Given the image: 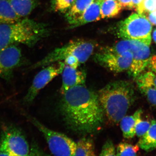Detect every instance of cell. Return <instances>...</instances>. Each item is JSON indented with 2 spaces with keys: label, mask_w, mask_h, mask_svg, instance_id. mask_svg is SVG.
I'll return each mask as SVG.
<instances>
[{
  "label": "cell",
  "mask_w": 156,
  "mask_h": 156,
  "mask_svg": "<svg viewBox=\"0 0 156 156\" xmlns=\"http://www.w3.org/2000/svg\"><path fill=\"white\" fill-rule=\"evenodd\" d=\"M60 111L66 126L81 134L99 131L104 122V112L97 94L85 85L71 88L62 95Z\"/></svg>",
  "instance_id": "cell-1"
},
{
  "label": "cell",
  "mask_w": 156,
  "mask_h": 156,
  "mask_svg": "<svg viewBox=\"0 0 156 156\" xmlns=\"http://www.w3.org/2000/svg\"><path fill=\"white\" fill-rule=\"evenodd\" d=\"M97 95L105 115L113 124L120 122L136 98L133 83L122 80L107 84Z\"/></svg>",
  "instance_id": "cell-2"
},
{
  "label": "cell",
  "mask_w": 156,
  "mask_h": 156,
  "mask_svg": "<svg viewBox=\"0 0 156 156\" xmlns=\"http://www.w3.org/2000/svg\"><path fill=\"white\" fill-rule=\"evenodd\" d=\"M47 24L28 18L0 24V50L21 44L31 48L49 35Z\"/></svg>",
  "instance_id": "cell-3"
},
{
  "label": "cell",
  "mask_w": 156,
  "mask_h": 156,
  "mask_svg": "<svg viewBox=\"0 0 156 156\" xmlns=\"http://www.w3.org/2000/svg\"><path fill=\"white\" fill-rule=\"evenodd\" d=\"M96 44L94 42L84 39L73 40L66 44L56 48L41 60L34 64L31 69L44 67L56 62L62 61L67 56H76L80 64L83 63L93 54Z\"/></svg>",
  "instance_id": "cell-4"
},
{
  "label": "cell",
  "mask_w": 156,
  "mask_h": 156,
  "mask_svg": "<svg viewBox=\"0 0 156 156\" xmlns=\"http://www.w3.org/2000/svg\"><path fill=\"white\" fill-rule=\"evenodd\" d=\"M149 45L136 40H123L112 47L105 48L111 52L121 54L129 51L132 53L133 60L128 74L134 79L145 70L151 58Z\"/></svg>",
  "instance_id": "cell-5"
},
{
  "label": "cell",
  "mask_w": 156,
  "mask_h": 156,
  "mask_svg": "<svg viewBox=\"0 0 156 156\" xmlns=\"http://www.w3.org/2000/svg\"><path fill=\"white\" fill-rule=\"evenodd\" d=\"M152 29V24L147 17L134 13L119 23L116 33L123 40H136L150 46Z\"/></svg>",
  "instance_id": "cell-6"
},
{
  "label": "cell",
  "mask_w": 156,
  "mask_h": 156,
  "mask_svg": "<svg viewBox=\"0 0 156 156\" xmlns=\"http://www.w3.org/2000/svg\"><path fill=\"white\" fill-rule=\"evenodd\" d=\"M41 131L48 143L51 153L55 156H75L76 143L65 134L49 129L35 118L24 114Z\"/></svg>",
  "instance_id": "cell-7"
},
{
  "label": "cell",
  "mask_w": 156,
  "mask_h": 156,
  "mask_svg": "<svg viewBox=\"0 0 156 156\" xmlns=\"http://www.w3.org/2000/svg\"><path fill=\"white\" fill-rule=\"evenodd\" d=\"M65 65L62 61L56 62L46 66L36 75L32 83L23 98L25 104H30L38 94L53 79L62 73Z\"/></svg>",
  "instance_id": "cell-8"
},
{
  "label": "cell",
  "mask_w": 156,
  "mask_h": 156,
  "mask_svg": "<svg viewBox=\"0 0 156 156\" xmlns=\"http://www.w3.org/2000/svg\"><path fill=\"white\" fill-rule=\"evenodd\" d=\"M94 60L111 71L119 73L129 69L132 63L133 56L129 51L118 54L104 48L95 54Z\"/></svg>",
  "instance_id": "cell-9"
},
{
  "label": "cell",
  "mask_w": 156,
  "mask_h": 156,
  "mask_svg": "<svg viewBox=\"0 0 156 156\" xmlns=\"http://www.w3.org/2000/svg\"><path fill=\"white\" fill-rule=\"evenodd\" d=\"M0 138L5 143L11 156L30 155V146L25 135L17 127L10 126L4 128Z\"/></svg>",
  "instance_id": "cell-10"
},
{
  "label": "cell",
  "mask_w": 156,
  "mask_h": 156,
  "mask_svg": "<svg viewBox=\"0 0 156 156\" xmlns=\"http://www.w3.org/2000/svg\"><path fill=\"white\" fill-rule=\"evenodd\" d=\"M24 61L21 49L15 45L0 50V78L10 80L14 69L21 66Z\"/></svg>",
  "instance_id": "cell-11"
},
{
  "label": "cell",
  "mask_w": 156,
  "mask_h": 156,
  "mask_svg": "<svg viewBox=\"0 0 156 156\" xmlns=\"http://www.w3.org/2000/svg\"><path fill=\"white\" fill-rule=\"evenodd\" d=\"M86 78L87 73L83 70H79L65 65L62 72V85L60 92L63 95L73 87L85 85Z\"/></svg>",
  "instance_id": "cell-12"
},
{
  "label": "cell",
  "mask_w": 156,
  "mask_h": 156,
  "mask_svg": "<svg viewBox=\"0 0 156 156\" xmlns=\"http://www.w3.org/2000/svg\"><path fill=\"white\" fill-rule=\"evenodd\" d=\"M102 0H94L86 11L70 28H74L84 24L94 21H97L101 18V7Z\"/></svg>",
  "instance_id": "cell-13"
},
{
  "label": "cell",
  "mask_w": 156,
  "mask_h": 156,
  "mask_svg": "<svg viewBox=\"0 0 156 156\" xmlns=\"http://www.w3.org/2000/svg\"><path fill=\"white\" fill-rule=\"evenodd\" d=\"M141 109L136 110L131 115L125 116L120 121V127L125 138L131 139L135 135V126L136 122L142 114Z\"/></svg>",
  "instance_id": "cell-14"
},
{
  "label": "cell",
  "mask_w": 156,
  "mask_h": 156,
  "mask_svg": "<svg viewBox=\"0 0 156 156\" xmlns=\"http://www.w3.org/2000/svg\"><path fill=\"white\" fill-rule=\"evenodd\" d=\"M94 0H74L69 9L65 13V18L70 25H72L83 14Z\"/></svg>",
  "instance_id": "cell-15"
},
{
  "label": "cell",
  "mask_w": 156,
  "mask_h": 156,
  "mask_svg": "<svg viewBox=\"0 0 156 156\" xmlns=\"http://www.w3.org/2000/svg\"><path fill=\"white\" fill-rule=\"evenodd\" d=\"M12 9L20 18L31 14L38 5L39 0H9Z\"/></svg>",
  "instance_id": "cell-16"
},
{
  "label": "cell",
  "mask_w": 156,
  "mask_h": 156,
  "mask_svg": "<svg viewBox=\"0 0 156 156\" xmlns=\"http://www.w3.org/2000/svg\"><path fill=\"white\" fill-rule=\"evenodd\" d=\"M137 144L140 148L145 151L156 150V120H152L148 130L144 135L140 137Z\"/></svg>",
  "instance_id": "cell-17"
},
{
  "label": "cell",
  "mask_w": 156,
  "mask_h": 156,
  "mask_svg": "<svg viewBox=\"0 0 156 156\" xmlns=\"http://www.w3.org/2000/svg\"><path fill=\"white\" fill-rule=\"evenodd\" d=\"M20 19L12 9L9 0H0V24L12 23Z\"/></svg>",
  "instance_id": "cell-18"
},
{
  "label": "cell",
  "mask_w": 156,
  "mask_h": 156,
  "mask_svg": "<svg viewBox=\"0 0 156 156\" xmlns=\"http://www.w3.org/2000/svg\"><path fill=\"white\" fill-rule=\"evenodd\" d=\"M122 9L118 0H102L101 7V18L116 17Z\"/></svg>",
  "instance_id": "cell-19"
},
{
  "label": "cell",
  "mask_w": 156,
  "mask_h": 156,
  "mask_svg": "<svg viewBox=\"0 0 156 156\" xmlns=\"http://www.w3.org/2000/svg\"><path fill=\"white\" fill-rule=\"evenodd\" d=\"M95 147L91 138L83 137L76 143L75 156H95Z\"/></svg>",
  "instance_id": "cell-20"
},
{
  "label": "cell",
  "mask_w": 156,
  "mask_h": 156,
  "mask_svg": "<svg viewBox=\"0 0 156 156\" xmlns=\"http://www.w3.org/2000/svg\"><path fill=\"white\" fill-rule=\"evenodd\" d=\"M135 79L136 85L148 86L156 89V74L150 70L144 71Z\"/></svg>",
  "instance_id": "cell-21"
},
{
  "label": "cell",
  "mask_w": 156,
  "mask_h": 156,
  "mask_svg": "<svg viewBox=\"0 0 156 156\" xmlns=\"http://www.w3.org/2000/svg\"><path fill=\"white\" fill-rule=\"evenodd\" d=\"M137 144L133 145L126 142L119 144L116 149V156H135L139 150Z\"/></svg>",
  "instance_id": "cell-22"
},
{
  "label": "cell",
  "mask_w": 156,
  "mask_h": 156,
  "mask_svg": "<svg viewBox=\"0 0 156 156\" xmlns=\"http://www.w3.org/2000/svg\"><path fill=\"white\" fill-rule=\"evenodd\" d=\"M74 0H51V7L53 11L65 14L69 9Z\"/></svg>",
  "instance_id": "cell-23"
},
{
  "label": "cell",
  "mask_w": 156,
  "mask_h": 156,
  "mask_svg": "<svg viewBox=\"0 0 156 156\" xmlns=\"http://www.w3.org/2000/svg\"><path fill=\"white\" fill-rule=\"evenodd\" d=\"M156 10V0H143L136 9L138 14L146 17L148 14Z\"/></svg>",
  "instance_id": "cell-24"
},
{
  "label": "cell",
  "mask_w": 156,
  "mask_h": 156,
  "mask_svg": "<svg viewBox=\"0 0 156 156\" xmlns=\"http://www.w3.org/2000/svg\"><path fill=\"white\" fill-rule=\"evenodd\" d=\"M140 91L152 105L156 107V89L153 87L137 85Z\"/></svg>",
  "instance_id": "cell-25"
},
{
  "label": "cell",
  "mask_w": 156,
  "mask_h": 156,
  "mask_svg": "<svg viewBox=\"0 0 156 156\" xmlns=\"http://www.w3.org/2000/svg\"><path fill=\"white\" fill-rule=\"evenodd\" d=\"M151 122L146 120H143L139 118L136 122L135 126V135L141 137L145 134L150 127Z\"/></svg>",
  "instance_id": "cell-26"
},
{
  "label": "cell",
  "mask_w": 156,
  "mask_h": 156,
  "mask_svg": "<svg viewBox=\"0 0 156 156\" xmlns=\"http://www.w3.org/2000/svg\"><path fill=\"white\" fill-rule=\"evenodd\" d=\"M99 156H116V150L110 140H108L104 144Z\"/></svg>",
  "instance_id": "cell-27"
},
{
  "label": "cell",
  "mask_w": 156,
  "mask_h": 156,
  "mask_svg": "<svg viewBox=\"0 0 156 156\" xmlns=\"http://www.w3.org/2000/svg\"><path fill=\"white\" fill-rule=\"evenodd\" d=\"M63 61L65 64L74 69H77L80 64L78 58L74 56H67Z\"/></svg>",
  "instance_id": "cell-28"
},
{
  "label": "cell",
  "mask_w": 156,
  "mask_h": 156,
  "mask_svg": "<svg viewBox=\"0 0 156 156\" xmlns=\"http://www.w3.org/2000/svg\"><path fill=\"white\" fill-rule=\"evenodd\" d=\"M123 9L127 10H134L132 0H118Z\"/></svg>",
  "instance_id": "cell-29"
},
{
  "label": "cell",
  "mask_w": 156,
  "mask_h": 156,
  "mask_svg": "<svg viewBox=\"0 0 156 156\" xmlns=\"http://www.w3.org/2000/svg\"><path fill=\"white\" fill-rule=\"evenodd\" d=\"M146 17L152 24L156 26V10L148 14Z\"/></svg>",
  "instance_id": "cell-30"
},
{
  "label": "cell",
  "mask_w": 156,
  "mask_h": 156,
  "mask_svg": "<svg viewBox=\"0 0 156 156\" xmlns=\"http://www.w3.org/2000/svg\"><path fill=\"white\" fill-rule=\"evenodd\" d=\"M147 67L149 68L150 70L156 74V62L150 60L149 63Z\"/></svg>",
  "instance_id": "cell-31"
},
{
  "label": "cell",
  "mask_w": 156,
  "mask_h": 156,
  "mask_svg": "<svg viewBox=\"0 0 156 156\" xmlns=\"http://www.w3.org/2000/svg\"><path fill=\"white\" fill-rule=\"evenodd\" d=\"M143 0H132V3L134 5V10H136L137 7L142 2Z\"/></svg>",
  "instance_id": "cell-32"
},
{
  "label": "cell",
  "mask_w": 156,
  "mask_h": 156,
  "mask_svg": "<svg viewBox=\"0 0 156 156\" xmlns=\"http://www.w3.org/2000/svg\"><path fill=\"white\" fill-rule=\"evenodd\" d=\"M153 39V40L154 42H155V43L156 44V28L153 31V35H152Z\"/></svg>",
  "instance_id": "cell-33"
},
{
  "label": "cell",
  "mask_w": 156,
  "mask_h": 156,
  "mask_svg": "<svg viewBox=\"0 0 156 156\" xmlns=\"http://www.w3.org/2000/svg\"><path fill=\"white\" fill-rule=\"evenodd\" d=\"M150 60H152V61L156 62V55H154L153 56H152L150 58Z\"/></svg>",
  "instance_id": "cell-34"
}]
</instances>
